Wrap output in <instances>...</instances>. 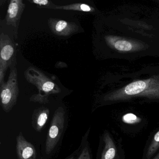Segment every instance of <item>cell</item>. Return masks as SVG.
I'll list each match as a JSON object with an SVG mask.
<instances>
[{
	"instance_id": "obj_1",
	"label": "cell",
	"mask_w": 159,
	"mask_h": 159,
	"mask_svg": "<svg viewBox=\"0 0 159 159\" xmlns=\"http://www.w3.org/2000/svg\"><path fill=\"white\" fill-rule=\"evenodd\" d=\"M25 76L27 81L36 86L39 91V94L31 96L30 101L48 104L50 95L61 93V89L54 82L35 67H29L25 71Z\"/></svg>"
},
{
	"instance_id": "obj_15",
	"label": "cell",
	"mask_w": 159,
	"mask_h": 159,
	"mask_svg": "<svg viewBox=\"0 0 159 159\" xmlns=\"http://www.w3.org/2000/svg\"><path fill=\"white\" fill-rule=\"evenodd\" d=\"M30 2H32L36 5H39L40 7L48 9H53L55 5L52 2L48 0H32Z\"/></svg>"
},
{
	"instance_id": "obj_12",
	"label": "cell",
	"mask_w": 159,
	"mask_h": 159,
	"mask_svg": "<svg viewBox=\"0 0 159 159\" xmlns=\"http://www.w3.org/2000/svg\"><path fill=\"white\" fill-rule=\"evenodd\" d=\"M147 87L146 83L143 81H138L127 85L125 88V93L128 96H134L143 93Z\"/></svg>"
},
{
	"instance_id": "obj_14",
	"label": "cell",
	"mask_w": 159,
	"mask_h": 159,
	"mask_svg": "<svg viewBox=\"0 0 159 159\" xmlns=\"http://www.w3.org/2000/svg\"><path fill=\"white\" fill-rule=\"evenodd\" d=\"M114 47L118 51L128 52L132 50V44L127 41L120 40L116 42Z\"/></svg>"
},
{
	"instance_id": "obj_9",
	"label": "cell",
	"mask_w": 159,
	"mask_h": 159,
	"mask_svg": "<svg viewBox=\"0 0 159 159\" xmlns=\"http://www.w3.org/2000/svg\"><path fill=\"white\" fill-rule=\"evenodd\" d=\"M91 128L89 127L82 138L80 145L69 156L63 159H93L90 144L88 140Z\"/></svg>"
},
{
	"instance_id": "obj_13",
	"label": "cell",
	"mask_w": 159,
	"mask_h": 159,
	"mask_svg": "<svg viewBox=\"0 0 159 159\" xmlns=\"http://www.w3.org/2000/svg\"><path fill=\"white\" fill-rule=\"evenodd\" d=\"M54 10H62L66 11H78L92 12L94 11V9L88 4L85 3H73L64 6H57L55 5Z\"/></svg>"
},
{
	"instance_id": "obj_8",
	"label": "cell",
	"mask_w": 159,
	"mask_h": 159,
	"mask_svg": "<svg viewBox=\"0 0 159 159\" xmlns=\"http://www.w3.org/2000/svg\"><path fill=\"white\" fill-rule=\"evenodd\" d=\"M25 5L22 0H12L10 2L6 16L7 25L16 27L24 12Z\"/></svg>"
},
{
	"instance_id": "obj_6",
	"label": "cell",
	"mask_w": 159,
	"mask_h": 159,
	"mask_svg": "<svg viewBox=\"0 0 159 159\" xmlns=\"http://www.w3.org/2000/svg\"><path fill=\"white\" fill-rule=\"evenodd\" d=\"M0 63L10 66L15 57V46L9 36L4 33L0 35Z\"/></svg>"
},
{
	"instance_id": "obj_16",
	"label": "cell",
	"mask_w": 159,
	"mask_h": 159,
	"mask_svg": "<svg viewBox=\"0 0 159 159\" xmlns=\"http://www.w3.org/2000/svg\"><path fill=\"white\" fill-rule=\"evenodd\" d=\"M152 159H159V151Z\"/></svg>"
},
{
	"instance_id": "obj_10",
	"label": "cell",
	"mask_w": 159,
	"mask_h": 159,
	"mask_svg": "<svg viewBox=\"0 0 159 159\" xmlns=\"http://www.w3.org/2000/svg\"><path fill=\"white\" fill-rule=\"evenodd\" d=\"M159 151V127L151 133L143 150L142 159H152Z\"/></svg>"
},
{
	"instance_id": "obj_5",
	"label": "cell",
	"mask_w": 159,
	"mask_h": 159,
	"mask_svg": "<svg viewBox=\"0 0 159 159\" xmlns=\"http://www.w3.org/2000/svg\"><path fill=\"white\" fill-rule=\"evenodd\" d=\"M48 25L51 31L57 36L68 37L79 31V26L75 23L65 20L51 18Z\"/></svg>"
},
{
	"instance_id": "obj_3",
	"label": "cell",
	"mask_w": 159,
	"mask_h": 159,
	"mask_svg": "<svg viewBox=\"0 0 159 159\" xmlns=\"http://www.w3.org/2000/svg\"><path fill=\"white\" fill-rule=\"evenodd\" d=\"M121 138L118 139L107 130L99 137L96 159H125Z\"/></svg>"
},
{
	"instance_id": "obj_7",
	"label": "cell",
	"mask_w": 159,
	"mask_h": 159,
	"mask_svg": "<svg viewBox=\"0 0 159 159\" xmlns=\"http://www.w3.org/2000/svg\"><path fill=\"white\" fill-rule=\"evenodd\" d=\"M16 148L18 159H37L35 147L25 138L22 132L16 138Z\"/></svg>"
},
{
	"instance_id": "obj_2",
	"label": "cell",
	"mask_w": 159,
	"mask_h": 159,
	"mask_svg": "<svg viewBox=\"0 0 159 159\" xmlns=\"http://www.w3.org/2000/svg\"><path fill=\"white\" fill-rule=\"evenodd\" d=\"M66 122V114L63 107H59L54 113L48 130L44 147V159H49L58 146L64 134Z\"/></svg>"
},
{
	"instance_id": "obj_4",
	"label": "cell",
	"mask_w": 159,
	"mask_h": 159,
	"mask_svg": "<svg viewBox=\"0 0 159 159\" xmlns=\"http://www.w3.org/2000/svg\"><path fill=\"white\" fill-rule=\"evenodd\" d=\"M0 90L2 107L8 113L16 105L19 95L17 71L15 66L11 67L8 81L0 84Z\"/></svg>"
},
{
	"instance_id": "obj_11",
	"label": "cell",
	"mask_w": 159,
	"mask_h": 159,
	"mask_svg": "<svg viewBox=\"0 0 159 159\" xmlns=\"http://www.w3.org/2000/svg\"><path fill=\"white\" fill-rule=\"evenodd\" d=\"M49 114V109L44 107L39 108L33 112L32 117V126L37 132H41L43 129L48 121Z\"/></svg>"
}]
</instances>
